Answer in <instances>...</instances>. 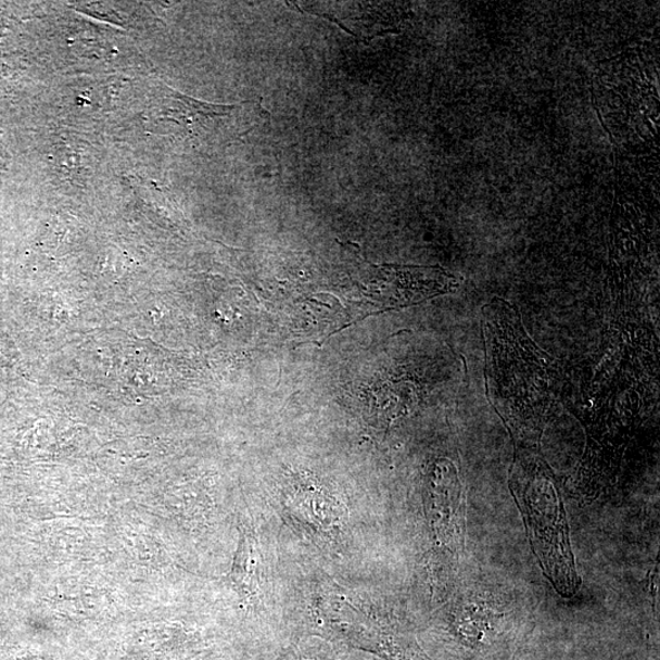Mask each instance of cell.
I'll use <instances>...</instances> for the list:
<instances>
[{"label": "cell", "instance_id": "obj_1", "mask_svg": "<svg viewBox=\"0 0 660 660\" xmlns=\"http://www.w3.org/2000/svg\"><path fill=\"white\" fill-rule=\"evenodd\" d=\"M484 332L487 335L488 375L497 401L507 405V414L529 409L541 421L551 404L555 367L523 330L516 308L503 300L484 307Z\"/></svg>", "mask_w": 660, "mask_h": 660}, {"label": "cell", "instance_id": "obj_4", "mask_svg": "<svg viewBox=\"0 0 660 660\" xmlns=\"http://www.w3.org/2000/svg\"><path fill=\"white\" fill-rule=\"evenodd\" d=\"M240 553L241 574L240 584L245 588L248 597H255L261 580H258V553L256 543L251 537H246L242 543Z\"/></svg>", "mask_w": 660, "mask_h": 660}, {"label": "cell", "instance_id": "obj_3", "mask_svg": "<svg viewBox=\"0 0 660 660\" xmlns=\"http://www.w3.org/2000/svg\"><path fill=\"white\" fill-rule=\"evenodd\" d=\"M456 471L449 462L434 469L431 483L432 522L441 546L454 555L462 547L461 490Z\"/></svg>", "mask_w": 660, "mask_h": 660}, {"label": "cell", "instance_id": "obj_2", "mask_svg": "<svg viewBox=\"0 0 660 660\" xmlns=\"http://www.w3.org/2000/svg\"><path fill=\"white\" fill-rule=\"evenodd\" d=\"M510 487L525 519L531 546L542 569L561 596H575L580 578L555 474L541 459L517 458Z\"/></svg>", "mask_w": 660, "mask_h": 660}]
</instances>
